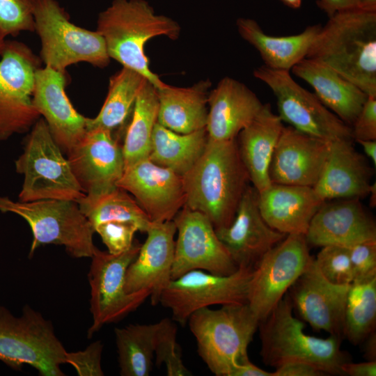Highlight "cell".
I'll use <instances>...</instances> for the list:
<instances>
[{"instance_id": "obj_25", "label": "cell", "mask_w": 376, "mask_h": 376, "mask_svg": "<svg viewBox=\"0 0 376 376\" xmlns=\"http://www.w3.org/2000/svg\"><path fill=\"white\" fill-rule=\"evenodd\" d=\"M324 201L313 187L272 183L258 193V207L266 223L285 234L305 235Z\"/></svg>"}, {"instance_id": "obj_2", "label": "cell", "mask_w": 376, "mask_h": 376, "mask_svg": "<svg viewBox=\"0 0 376 376\" xmlns=\"http://www.w3.org/2000/svg\"><path fill=\"white\" fill-rule=\"evenodd\" d=\"M306 58L376 97V12L354 8L335 13L322 26Z\"/></svg>"}, {"instance_id": "obj_49", "label": "cell", "mask_w": 376, "mask_h": 376, "mask_svg": "<svg viewBox=\"0 0 376 376\" xmlns=\"http://www.w3.org/2000/svg\"><path fill=\"white\" fill-rule=\"evenodd\" d=\"M366 342L364 351L368 361H376V335L375 331L370 333L364 340Z\"/></svg>"}, {"instance_id": "obj_16", "label": "cell", "mask_w": 376, "mask_h": 376, "mask_svg": "<svg viewBox=\"0 0 376 376\" xmlns=\"http://www.w3.org/2000/svg\"><path fill=\"white\" fill-rule=\"evenodd\" d=\"M67 155L85 194H99L117 187L125 170L122 146L110 131H87Z\"/></svg>"}, {"instance_id": "obj_53", "label": "cell", "mask_w": 376, "mask_h": 376, "mask_svg": "<svg viewBox=\"0 0 376 376\" xmlns=\"http://www.w3.org/2000/svg\"><path fill=\"white\" fill-rule=\"evenodd\" d=\"M368 196H370V206L375 207L376 205V184L375 182L371 184L370 189Z\"/></svg>"}, {"instance_id": "obj_6", "label": "cell", "mask_w": 376, "mask_h": 376, "mask_svg": "<svg viewBox=\"0 0 376 376\" xmlns=\"http://www.w3.org/2000/svg\"><path fill=\"white\" fill-rule=\"evenodd\" d=\"M15 165L16 171L24 175L19 201L61 199L77 202L85 196L43 118L32 127Z\"/></svg>"}, {"instance_id": "obj_43", "label": "cell", "mask_w": 376, "mask_h": 376, "mask_svg": "<svg viewBox=\"0 0 376 376\" xmlns=\"http://www.w3.org/2000/svg\"><path fill=\"white\" fill-rule=\"evenodd\" d=\"M102 349L103 345L98 340L83 351L67 352L66 363L72 366L79 376H103L101 366Z\"/></svg>"}, {"instance_id": "obj_40", "label": "cell", "mask_w": 376, "mask_h": 376, "mask_svg": "<svg viewBox=\"0 0 376 376\" xmlns=\"http://www.w3.org/2000/svg\"><path fill=\"white\" fill-rule=\"evenodd\" d=\"M33 102L24 104H0V141L15 134L29 131L40 118Z\"/></svg>"}, {"instance_id": "obj_11", "label": "cell", "mask_w": 376, "mask_h": 376, "mask_svg": "<svg viewBox=\"0 0 376 376\" xmlns=\"http://www.w3.org/2000/svg\"><path fill=\"white\" fill-rule=\"evenodd\" d=\"M141 245L135 241L130 249L116 255L95 247L88 275L93 318L88 337L104 324L135 311L150 297L146 291L128 293L125 287L127 269L137 256Z\"/></svg>"}, {"instance_id": "obj_41", "label": "cell", "mask_w": 376, "mask_h": 376, "mask_svg": "<svg viewBox=\"0 0 376 376\" xmlns=\"http://www.w3.org/2000/svg\"><path fill=\"white\" fill-rule=\"evenodd\" d=\"M94 230L101 237L108 252L116 255L132 247L134 234L139 228L132 222L111 221L97 225Z\"/></svg>"}, {"instance_id": "obj_23", "label": "cell", "mask_w": 376, "mask_h": 376, "mask_svg": "<svg viewBox=\"0 0 376 376\" xmlns=\"http://www.w3.org/2000/svg\"><path fill=\"white\" fill-rule=\"evenodd\" d=\"M373 169L354 148L352 139L330 141L328 154L313 187L324 201L361 198L368 195Z\"/></svg>"}, {"instance_id": "obj_31", "label": "cell", "mask_w": 376, "mask_h": 376, "mask_svg": "<svg viewBox=\"0 0 376 376\" xmlns=\"http://www.w3.org/2000/svg\"><path fill=\"white\" fill-rule=\"evenodd\" d=\"M207 141L205 129L180 134L157 123L148 159L183 176L202 155Z\"/></svg>"}, {"instance_id": "obj_34", "label": "cell", "mask_w": 376, "mask_h": 376, "mask_svg": "<svg viewBox=\"0 0 376 376\" xmlns=\"http://www.w3.org/2000/svg\"><path fill=\"white\" fill-rule=\"evenodd\" d=\"M159 327L160 322L115 329L120 375H150Z\"/></svg>"}, {"instance_id": "obj_47", "label": "cell", "mask_w": 376, "mask_h": 376, "mask_svg": "<svg viewBox=\"0 0 376 376\" xmlns=\"http://www.w3.org/2000/svg\"><path fill=\"white\" fill-rule=\"evenodd\" d=\"M361 0H317V6L323 10L328 17L335 13L358 7Z\"/></svg>"}, {"instance_id": "obj_36", "label": "cell", "mask_w": 376, "mask_h": 376, "mask_svg": "<svg viewBox=\"0 0 376 376\" xmlns=\"http://www.w3.org/2000/svg\"><path fill=\"white\" fill-rule=\"evenodd\" d=\"M376 325V276L350 285L345 310L344 338L354 345L364 341Z\"/></svg>"}, {"instance_id": "obj_18", "label": "cell", "mask_w": 376, "mask_h": 376, "mask_svg": "<svg viewBox=\"0 0 376 376\" xmlns=\"http://www.w3.org/2000/svg\"><path fill=\"white\" fill-rule=\"evenodd\" d=\"M349 285L328 281L313 262L290 288L293 308L314 329L344 338L345 310Z\"/></svg>"}, {"instance_id": "obj_29", "label": "cell", "mask_w": 376, "mask_h": 376, "mask_svg": "<svg viewBox=\"0 0 376 376\" xmlns=\"http://www.w3.org/2000/svg\"><path fill=\"white\" fill-rule=\"evenodd\" d=\"M236 25L240 36L258 52L265 66L287 71L306 57L322 27L315 24L298 34L274 36L266 34L253 19L238 18Z\"/></svg>"}, {"instance_id": "obj_42", "label": "cell", "mask_w": 376, "mask_h": 376, "mask_svg": "<svg viewBox=\"0 0 376 376\" xmlns=\"http://www.w3.org/2000/svg\"><path fill=\"white\" fill-rule=\"evenodd\" d=\"M354 281L376 276V240H368L348 247Z\"/></svg>"}, {"instance_id": "obj_20", "label": "cell", "mask_w": 376, "mask_h": 376, "mask_svg": "<svg viewBox=\"0 0 376 376\" xmlns=\"http://www.w3.org/2000/svg\"><path fill=\"white\" fill-rule=\"evenodd\" d=\"M146 233L145 242L127 269L125 287L128 293L148 292L155 306L172 280L176 226L173 220L152 222Z\"/></svg>"}, {"instance_id": "obj_22", "label": "cell", "mask_w": 376, "mask_h": 376, "mask_svg": "<svg viewBox=\"0 0 376 376\" xmlns=\"http://www.w3.org/2000/svg\"><path fill=\"white\" fill-rule=\"evenodd\" d=\"M315 246L354 244L376 240V225L359 198L324 201L312 218L305 234Z\"/></svg>"}, {"instance_id": "obj_54", "label": "cell", "mask_w": 376, "mask_h": 376, "mask_svg": "<svg viewBox=\"0 0 376 376\" xmlns=\"http://www.w3.org/2000/svg\"><path fill=\"white\" fill-rule=\"evenodd\" d=\"M6 37L0 32V54L3 49L4 45L6 43Z\"/></svg>"}, {"instance_id": "obj_51", "label": "cell", "mask_w": 376, "mask_h": 376, "mask_svg": "<svg viewBox=\"0 0 376 376\" xmlns=\"http://www.w3.org/2000/svg\"><path fill=\"white\" fill-rule=\"evenodd\" d=\"M357 8L366 11L376 12V0H361Z\"/></svg>"}, {"instance_id": "obj_7", "label": "cell", "mask_w": 376, "mask_h": 376, "mask_svg": "<svg viewBox=\"0 0 376 376\" xmlns=\"http://www.w3.org/2000/svg\"><path fill=\"white\" fill-rule=\"evenodd\" d=\"M0 211L22 217L33 233L29 256L40 246H63L74 258H91L95 246V230L76 201L44 199L22 202L0 196Z\"/></svg>"}, {"instance_id": "obj_4", "label": "cell", "mask_w": 376, "mask_h": 376, "mask_svg": "<svg viewBox=\"0 0 376 376\" xmlns=\"http://www.w3.org/2000/svg\"><path fill=\"white\" fill-rule=\"evenodd\" d=\"M288 292L270 313L259 321L260 355L266 365L279 367L292 361L313 364L325 375H343L341 366L350 357L340 348L341 338H327L306 334L304 324L293 315Z\"/></svg>"}, {"instance_id": "obj_35", "label": "cell", "mask_w": 376, "mask_h": 376, "mask_svg": "<svg viewBox=\"0 0 376 376\" xmlns=\"http://www.w3.org/2000/svg\"><path fill=\"white\" fill-rule=\"evenodd\" d=\"M77 203L93 229L104 222L120 221L132 222L139 231L146 233L152 223L136 201L118 186L99 194H85Z\"/></svg>"}, {"instance_id": "obj_46", "label": "cell", "mask_w": 376, "mask_h": 376, "mask_svg": "<svg viewBox=\"0 0 376 376\" xmlns=\"http://www.w3.org/2000/svg\"><path fill=\"white\" fill-rule=\"evenodd\" d=\"M341 370L343 375L350 376H375L376 361L358 363L347 361L341 366Z\"/></svg>"}, {"instance_id": "obj_9", "label": "cell", "mask_w": 376, "mask_h": 376, "mask_svg": "<svg viewBox=\"0 0 376 376\" xmlns=\"http://www.w3.org/2000/svg\"><path fill=\"white\" fill-rule=\"evenodd\" d=\"M34 31L40 40V59L45 66L65 72L79 62L101 68L110 62L101 34L72 23L56 0H38Z\"/></svg>"}, {"instance_id": "obj_45", "label": "cell", "mask_w": 376, "mask_h": 376, "mask_svg": "<svg viewBox=\"0 0 376 376\" xmlns=\"http://www.w3.org/2000/svg\"><path fill=\"white\" fill-rule=\"evenodd\" d=\"M325 375L312 363L292 361L283 363L272 372V376H320Z\"/></svg>"}, {"instance_id": "obj_17", "label": "cell", "mask_w": 376, "mask_h": 376, "mask_svg": "<svg viewBox=\"0 0 376 376\" xmlns=\"http://www.w3.org/2000/svg\"><path fill=\"white\" fill-rule=\"evenodd\" d=\"M215 231L235 265L253 269L269 250L287 235L273 229L264 220L258 207V193L250 185L230 224Z\"/></svg>"}, {"instance_id": "obj_26", "label": "cell", "mask_w": 376, "mask_h": 376, "mask_svg": "<svg viewBox=\"0 0 376 376\" xmlns=\"http://www.w3.org/2000/svg\"><path fill=\"white\" fill-rule=\"evenodd\" d=\"M283 123L269 104H264L254 119L236 138L241 159L258 193L272 185L269 166Z\"/></svg>"}, {"instance_id": "obj_15", "label": "cell", "mask_w": 376, "mask_h": 376, "mask_svg": "<svg viewBox=\"0 0 376 376\" xmlns=\"http://www.w3.org/2000/svg\"><path fill=\"white\" fill-rule=\"evenodd\" d=\"M116 185L134 196L152 222L172 221L185 205L182 176L149 159L125 168Z\"/></svg>"}, {"instance_id": "obj_44", "label": "cell", "mask_w": 376, "mask_h": 376, "mask_svg": "<svg viewBox=\"0 0 376 376\" xmlns=\"http://www.w3.org/2000/svg\"><path fill=\"white\" fill-rule=\"evenodd\" d=\"M351 129L355 141L376 140V97L368 96Z\"/></svg>"}, {"instance_id": "obj_10", "label": "cell", "mask_w": 376, "mask_h": 376, "mask_svg": "<svg viewBox=\"0 0 376 376\" xmlns=\"http://www.w3.org/2000/svg\"><path fill=\"white\" fill-rule=\"evenodd\" d=\"M253 76L272 90L283 123L327 141L353 140L351 127L327 108L314 93L296 82L290 71L263 65L254 70Z\"/></svg>"}, {"instance_id": "obj_8", "label": "cell", "mask_w": 376, "mask_h": 376, "mask_svg": "<svg viewBox=\"0 0 376 376\" xmlns=\"http://www.w3.org/2000/svg\"><path fill=\"white\" fill-rule=\"evenodd\" d=\"M67 351L42 315L24 306L19 317L0 306V361L19 369L27 364L42 376H63Z\"/></svg>"}, {"instance_id": "obj_19", "label": "cell", "mask_w": 376, "mask_h": 376, "mask_svg": "<svg viewBox=\"0 0 376 376\" xmlns=\"http://www.w3.org/2000/svg\"><path fill=\"white\" fill-rule=\"evenodd\" d=\"M65 72L40 68L36 73L32 102L56 143L67 154L86 134L87 118L76 111L67 96Z\"/></svg>"}, {"instance_id": "obj_30", "label": "cell", "mask_w": 376, "mask_h": 376, "mask_svg": "<svg viewBox=\"0 0 376 376\" xmlns=\"http://www.w3.org/2000/svg\"><path fill=\"white\" fill-rule=\"evenodd\" d=\"M0 56V104L31 103L39 58L15 40H6Z\"/></svg>"}, {"instance_id": "obj_14", "label": "cell", "mask_w": 376, "mask_h": 376, "mask_svg": "<svg viewBox=\"0 0 376 376\" xmlns=\"http://www.w3.org/2000/svg\"><path fill=\"white\" fill-rule=\"evenodd\" d=\"M173 221L178 237L175 241L171 279L194 269L221 276L237 270L238 267L205 215L185 205Z\"/></svg>"}, {"instance_id": "obj_39", "label": "cell", "mask_w": 376, "mask_h": 376, "mask_svg": "<svg viewBox=\"0 0 376 376\" xmlns=\"http://www.w3.org/2000/svg\"><path fill=\"white\" fill-rule=\"evenodd\" d=\"M38 0H0V32L15 36L34 31V12Z\"/></svg>"}, {"instance_id": "obj_24", "label": "cell", "mask_w": 376, "mask_h": 376, "mask_svg": "<svg viewBox=\"0 0 376 376\" xmlns=\"http://www.w3.org/2000/svg\"><path fill=\"white\" fill-rule=\"evenodd\" d=\"M263 105L245 84L229 77H224L209 93L205 127L207 138L218 141L235 139Z\"/></svg>"}, {"instance_id": "obj_27", "label": "cell", "mask_w": 376, "mask_h": 376, "mask_svg": "<svg viewBox=\"0 0 376 376\" xmlns=\"http://www.w3.org/2000/svg\"><path fill=\"white\" fill-rule=\"evenodd\" d=\"M291 70L313 88L314 94L327 108L351 127L368 98L365 93L330 67L314 59L306 57Z\"/></svg>"}, {"instance_id": "obj_13", "label": "cell", "mask_w": 376, "mask_h": 376, "mask_svg": "<svg viewBox=\"0 0 376 376\" xmlns=\"http://www.w3.org/2000/svg\"><path fill=\"white\" fill-rule=\"evenodd\" d=\"M308 245L305 235L288 234L254 267L247 304L259 320L270 313L313 262Z\"/></svg>"}, {"instance_id": "obj_37", "label": "cell", "mask_w": 376, "mask_h": 376, "mask_svg": "<svg viewBox=\"0 0 376 376\" xmlns=\"http://www.w3.org/2000/svg\"><path fill=\"white\" fill-rule=\"evenodd\" d=\"M155 350L157 365H164L168 376L191 375L185 366L177 343V327L169 318L160 321Z\"/></svg>"}, {"instance_id": "obj_50", "label": "cell", "mask_w": 376, "mask_h": 376, "mask_svg": "<svg viewBox=\"0 0 376 376\" xmlns=\"http://www.w3.org/2000/svg\"><path fill=\"white\" fill-rule=\"evenodd\" d=\"M366 155L372 161L374 167L376 166V140H358Z\"/></svg>"}, {"instance_id": "obj_32", "label": "cell", "mask_w": 376, "mask_h": 376, "mask_svg": "<svg viewBox=\"0 0 376 376\" xmlns=\"http://www.w3.org/2000/svg\"><path fill=\"white\" fill-rule=\"evenodd\" d=\"M147 81L138 72L125 67L113 75L100 112L95 118L86 119V132L104 130L112 132L123 126L132 113L136 97Z\"/></svg>"}, {"instance_id": "obj_12", "label": "cell", "mask_w": 376, "mask_h": 376, "mask_svg": "<svg viewBox=\"0 0 376 376\" xmlns=\"http://www.w3.org/2000/svg\"><path fill=\"white\" fill-rule=\"evenodd\" d=\"M253 269L240 267L226 276L201 269L189 271L169 282L159 304L171 311L174 321L185 325L190 315L202 308L247 303Z\"/></svg>"}, {"instance_id": "obj_21", "label": "cell", "mask_w": 376, "mask_h": 376, "mask_svg": "<svg viewBox=\"0 0 376 376\" xmlns=\"http://www.w3.org/2000/svg\"><path fill=\"white\" fill-rule=\"evenodd\" d=\"M329 143L284 126L269 166L272 183L313 187L325 162Z\"/></svg>"}, {"instance_id": "obj_28", "label": "cell", "mask_w": 376, "mask_h": 376, "mask_svg": "<svg viewBox=\"0 0 376 376\" xmlns=\"http://www.w3.org/2000/svg\"><path fill=\"white\" fill-rule=\"evenodd\" d=\"M212 83L201 80L188 87L166 84L157 89L159 109L157 123L180 134L205 129L207 100Z\"/></svg>"}, {"instance_id": "obj_38", "label": "cell", "mask_w": 376, "mask_h": 376, "mask_svg": "<svg viewBox=\"0 0 376 376\" xmlns=\"http://www.w3.org/2000/svg\"><path fill=\"white\" fill-rule=\"evenodd\" d=\"M314 263L321 274L329 282L349 285L354 281V273L347 246L327 245L322 247Z\"/></svg>"}, {"instance_id": "obj_33", "label": "cell", "mask_w": 376, "mask_h": 376, "mask_svg": "<svg viewBox=\"0 0 376 376\" xmlns=\"http://www.w3.org/2000/svg\"><path fill=\"white\" fill-rule=\"evenodd\" d=\"M159 109L157 88L147 81L140 91L122 145L125 169L148 159Z\"/></svg>"}, {"instance_id": "obj_3", "label": "cell", "mask_w": 376, "mask_h": 376, "mask_svg": "<svg viewBox=\"0 0 376 376\" xmlns=\"http://www.w3.org/2000/svg\"><path fill=\"white\" fill-rule=\"evenodd\" d=\"M96 31L111 59L138 72L157 89L166 84L151 70L145 46L158 36L177 40L180 26L176 21L155 13L145 0H114L100 13Z\"/></svg>"}, {"instance_id": "obj_1", "label": "cell", "mask_w": 376, "mask_h": 376, "mask_svg": "<svg viewBox=\"0 0 376 376\" xmlns=\"http://www.w3.org/2000/svg\"><path fill=\"white\" fill-rule=\"evenodd\" d=\"M182 181L185 206L205 215L215 229L229 226L250 182L236 139L207 138L202 155Z\"/></svg>"}, {"instance_id": "obj_52", "label": "cell", "mask_w": 376, "mask_h": 376, "mask_svg": "<svg viewBox=\"0 0 376 376\" xmlns=\"http://www.w3.org/2000/svg\"><path fill=\"white\" fill-rule=\"evenodd\" d=\"M287 7L292 9H298L301 6L302 0H279Z\"/></svg>"}, {"instance_id": "obj_48", "label": "cell", "mask_w": 376, "mask_h": 376, "mask_svg": "<svg viewBox=\"0 0 376 376\" xmlns=\"http://www.w3.org/2000/svg\"><path fill=\"white\" fill-rule=\"evenodd\" d=\"M230 376H272V373L260 368L249 359L239 363Z\"/></svg>"}, {"instance_id": "obj_5", "label": "cell", "mask_w": 376, "mask_h": 376, "mask_svg": "<svg viewBox=\"0 0 376 376\" xmlns=\"http://www.w3.org/2000/svg\"><path fill=\"white\" fill-rule=\"evenodd\" d=\"M259 321L248 304L242 303L202 308L187 323L209 370L217 376H230L239 363L249 359L247 348Z\"/></svg>"}]
</instances>
